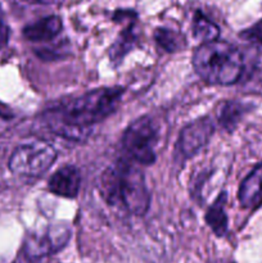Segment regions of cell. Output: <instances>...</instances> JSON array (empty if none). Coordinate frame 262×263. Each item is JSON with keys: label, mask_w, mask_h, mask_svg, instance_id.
<instances>
[{"label": "cell", "mask_w": 262, "mask_h": 263, "mask_svg": "<svg viewBox=\"0 0 262 263\" xmlns=\"http://www.w3.org/2000/svg\"><path fill=\"white\" fill-rule=\"evenodd\" d=\"M211 263H233V262L225 261V259H217V261H213V262H211Z\"/></svg>", "instance_id": "ffe728a7"}, {"label": "cell", "mask_w": 262, "mask_h": 263, "mask_svg": "<svg viewBox=\"0 0 262 263\" xmlns=\"http://www.w3.org/2000/svg\"><path fill=\"white\" fill-rule=\"evenodd\" d=\"M193 35L198 40H202L203 43L217 40L220 36V28L216 23L208 17H205L202 12H195L193 18Z\"/></svg>", "instance_id": "5bb4252c"}, {"label": "cell", "mask_w": 262, "mask_h": 263, "mask_svg": "<svg viewBox=\"0 0 262 263\" xmlns=\"http://www.w3.org/2000/svg\"><path fill=\"white\" fill-rule=\"evenodd\" d=\"M135 18L130 21L127 27L122 31L120 37L116 40V43L110 46L109 57L112 62H120L122 61L123 57L134 48L136 40H138V33H136L135 28Z\"/></svg>", "instance_id": "4fadbf2b"}, {"label": "cell", "mask_w": 262, "mask_h": 263, "mask_svg": "<svg viewBox=\"0 0 262 263\" xmlns=\"http://www.w3.org/2000/svg\"><path fill=\"white\" fill-rule=\"evenodd\" d=\"M35 4H43V5H51V4H59L62 0H28Z\"/></svg>", "instance_id": "d6986e66"}, {"label": "cell", "mask_w": 262, "mask_h": 263, "mask_svg": "<svg viewBox=\"0 0 262 263\" xmlns=\"http://www.w3.org/2000/svg\"><path fill=\"white\" fill-rule=\"evenodd\" d=\"M0 118H3V120H10V118H13L12 110L2 102H0Z\"/></svg>", "instance_id": "ac0fdd59"}, {"label": "cell", "mask_w": 262, "mask_h": 263, "mask_svg": "<svg viewBox=\"0 0 262 263\" xmlns=\"http://www.w3.org/2000/svg\"><path fill=\"white\" fill-rule=\"evenodd\" d=\"M158 134L154 121L148 116L138 118L125 130L122 136V146L131 159L140 164L154 163Z\"/></svg>", "instance_id": "5b68a950"}, {"label": "cell", "mask_w": 262, "mask_h": 263, "mask_svg": "<svg viewBox=\"0 0 262 263\" xmlns=\"http://www.w3.org/2000/svg\"><path fill=\"white\" fill-rule=\"evenodd\" d=\"M156 41L162 49L171 53V51H177L185 45L184 36L175 31L169 30V28H158L154 33Z\"/></svg>", "instance_id": "9a60e30c"}, {"label": "cell", "mask_w": 262, "mask_h": 263, "mask_svg": "<svg viewBox=\"0 0 262 263\" xmlns=\"http://www.w3.org/2000/svg\"><path fill=\"white\" fill-rule=\"evenodd\" d=\"M238 198L241 207L247 210H256L262 205V162L241 181Z\"/></svg>", "instance_id": "9c48e42d"}, {"label": "cell", "mask_w": 262, "mask_h": 263, "mask_svg": "<svg viewBox=\"0 0 262 263\" xmlns=\"http://www.w3.org/2000/svg\"><path fill=\"white\" fill-rule=\"evenodd\" d=\"M10 36V28L8 26L7 20H5L4 10H3L2 5H0V50L4 49L8 45Z\"/></svg>", "instance_id": "e0dca14e"}, {"label": "cell", "mask_w": 262, "mask_h": 263, "mask_svg": "<svg viewBox=\"0 0 262 263\" xmlns=\"http://www.w3.org/2000/svg\"><path fill=\"white\" fill-rule=\"evenodd\" d=\"M122 87H100L48 112L46 122L53 133L71 140H82L90 128L109 117L122 98Z\"/></svg>", "instance_id": "6da1fadb"}, {"label": "cell", "mask_w": 262, "mask_h": 263, "mask_svg": "<svg viewBox=\"0 0 262 263\" xmlns=\"http://www.w3.org/2000/svg\"><path fill=\"white\" fill-rule=\"evenodd\" d=\"M71 233L64 225H54L43 233L31 234L26 239L23 253L30 261L41 259L46 256L61 251L68 241Z\"/></svg>", "instance_id": "8992f818"}, {"label": "cell", "mask_w": 262, "mask_h": 263, "mask_svg": "<svg viewBox=\"0 0 262 263\" xmlns=\"http://www.w3.org/2000/svg\"><path fill=\"white\" fill-rule=\"evenodd\" d=\"M193 67L202 80L213 85H233L241 77L244 58L236 46L221 40L203 43L193 55Z\"/></svg>", "instance_id": "3957f363"}, {"label": "cell", "mask_w": 262, "mask_h": 263, "mask_svg": "<svg viewBox=\"0 0 262 263\" xmlns=\"http://www.w3.org/2000/svg\"><path fill=\"white\" fill-rule=\"evenodd\" d=\"M99 189L108 204L133 215H145L151 204V194L143 172L126 161H118L103 172Z\"/></svg>", "instance_id": "7a4b0ae2"}, {"label": "cell", "mask_w": 262, "mask_h": 263, "mask_svg": "<svg viewBox=\"0 0 262 263\" xmlns=\"http://www.w3.org/2000/svg\"><path fill=\"white\" fill-rule=\"evenodd\" d=\"M62 31V20L58 15L44 17L23 28V36L30 41H48Z\"/></svg>", "instance_id": "30bf717a"}, {"label": "cell", "mask_w": 262, "mask_h": 263, "mask_svg": "<svg viewBox=\"0 0 262 263\" xmlns=\"http://www.w3.org/2000/svg\"><path fill=\"white\" fill-rule=\"evenodd\" d=\"M57 159V152L43 140L22 144L13 151L8 166L14 175L39 177L45 174Z\"/></svg>", "instance_id": "277c9868"}, {"label": "cell", "mask_w": 262, "mask_h": 263, "mask_svg": "<svg viewBox=\"0 0 262 263\" xmlns=\"http://www.w3.org/2000/svg\"><path fill=\"white\" fill-rule=\"evenodd\" d=\"M226 199L228 195L222 192L205 213V222L217 236H223L228 231V215L225 212Z\"/></svg>", "instance_id": "7c38bea8"}, {"label": "cell", "mask_w": 262, "mask_h": 263, "mask_svg": "<svg viewBox=\"0 0 262 263\" xmlns=\"http://www.w3.org/2000/svg\"><path fill=\"white\" fill-rule=\"evenodd\" d=\"M81 184L80 172L73 166H64L54 172L49 179L48 187L53 194L63 198L77 197Z\"/></svg>", "instance_id": "ba28073f"}, {"label": "cell", "mask_w": 262, "mask_h": 263, "mask_svg": "<svg viewBox=\"0 0 262 263\" xmlns=\"http://www.w3.org/2000/svg\"><path fill=\"white\" fill-rule=\"evenodd\" d=\"M240 37L243 39V40L249 41V43H253L262 46V20H259L258 22L252 25L251 27L241 31Z\"/></svg>", "instance_id": "2e32d148"}, {"label": "cell", "mask_w": 262, "mask_h": 263, "mask_svg": "<svg viewBox=\"0 0 262 263\" xmlns=\"http://www.w3.org/2000/svg\"><path fill=\"white\" fill-rule=\"evenodd\" d=\"M213 130L215 127L210 117H202L185 126L176 144L177 158L184 162L195 156L208 143Z\"/></svg>", "instance_id": "52a82bcc"}, {"label": "cell", "mask_w": 262, "mask_h": 263, "mask_svg": "<svg viewBox=\"0 0 262 263\" xmlns=\"http://www.w3.org/2000/svg\"><path fill=\"white\" fill-rule=\"evenodd\" d=\"M252 105L238 100H228L221 104L218 110V125L228 133H233L246 113L251 110Z\"/></svg>", "instance_id": "8fae6325"}]
</instances>
